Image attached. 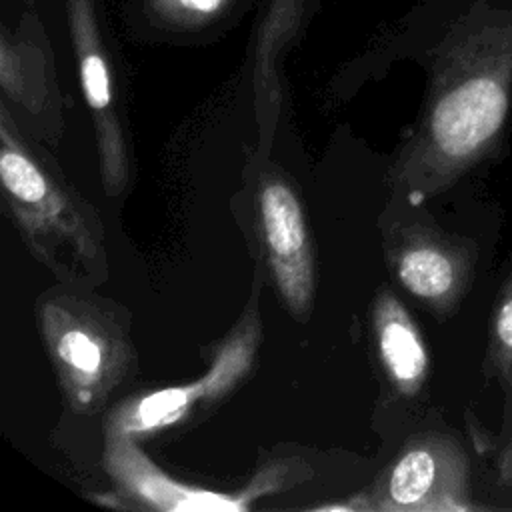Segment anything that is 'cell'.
Instances as JSON below:
<instances>
[{
    "instance_id": "cell-1",
    "label": "cell",
    "mask_w": 512,
    "mask_h": 512,
    "mask_svg": "<svg viewBox=\"0 0 512 512\" xmlns=\"http://www.w3.org/2000/svg\"><path fill=\"white\" fill-rule=\"evenodd\" d=\"M512 100V14L472 16L442 48L424 118L396 180L412 204L440 194L500 142Z\"/></svg>"
},
{
    "instance_id": "cell-2",
    "label": "cell",
    "mask_w": 512,
    "mask_h": 512,
    "mask_svg": "<svg viewBox=\"0 0 512 512\" xmlns=\"http://www.w3.org/2000/svg\"><path fill=\"white\" fill-rule=\"evenodd\" d=\"M0 142L4 200L30 250L60 274L62 254L84 270L102 266V228L96 212L22 142L6 110Z\"/></svg>"
},
{
    "instance_id": "cell-3",
    "label": "cell",
    "mask_w": 512,
    "mask_h": 512,
    "mask_svg": "<svg viewBox=\"0 0 512 512\" xmlns=\"http://www.w3.org/2000/svg\"><path fill=\"white\" fill-rule=\"evenodd\" d=\"M38 316L68 404L80 414L98 410L134 364L124 328L106 308L74 294L42 300Z\"/></svg>"
},
{
    "instance_id": "cell-4",
    "label": "cell",
    "mask_w": 512,
    "mask_h": 512,
    "mask_svg": "<svg viewBox=\"0 0 512 512\" xmlns=\"http://www.w3.org/2000/svg\"><path fill=\"white\" fill-rule=\"evenodd\" d=\"M260 340V320L256 308H250L242 324L216 350L210 370L186 384L154 390L122 402L108 418L106 432L138 438L188 420L198 406L226 396L252 368Z\"/></svg>"
},
{
    "instance_id": "cell-5",
    "label": "cell",
    "mask_w": 512,
    "mask_h": 512,
    "mask_svg": "<svg viewBox=\"0 0 512 512\" xmlns=\"http://www.w3.org/2000/svg\"><path fill=\"white\" fill-rule=\"evenodd\" d=\"M468 460L446 436L410 442L376 484L370 510L446 512L468 510Z\"/></svg>"
},
{
    "instance_id": "cell-6",
    "label": "cell",
    "mask_w": 512,
    "mask_h": 512,
    "mask_svg": "<svg viewBox=\"0 0 512 512\" xmlns=\"http://www.w3.org/2000/svg\"><path fill=\"white\" fill-rule=\"evenodd\" d=\"M104 468L118 486L140 506L150 510H248L252 500L280 488L278 470L262 472L242 494H220L164 474L146 454H142L130 436L106 432Z\"/></svg>"
},
{
    "instance_id": "cell-7",
    "label": "cell",
    "mask_w": 512,
    "mask_h": 512,
    "mask_svg": "<svg viewBox=\"0 0 512 512\" xmlns=\"http://www.w3.org/2000/svg\"><path fill=\"white\" fill-rule=\"evenodd\" d=\"M258 220L276 288L296 316H306L314 296L312 246L300 198L284 178L262 180Z\"/></svg>"
},
{
    "instance_id": "cell-8",
    "label": "cell",
    "mask_w": 512,
    "mask_h": 512,
    "mask_svg": "<svg viewBox=\"0 0 512 512\" xmlns=\"http://www.w3.org/2000/svg\"><path fill=\"white\" fill-rule=\"evenodd\" d=\"M68 18L80 86L96 128L102 182L106 194L118 196L130 178L128 152L114 106L110 68L100 42L92 0H68Z\"/></svg>"
},
{
    "instance_id": "cell-9",
    "label": "cell",
    "mask_w": 512,
    "mask_h": 512,
    "mask_svg": "<svg viewBox=\"0 0 512 512\" xmlns=\"http://www.w3.org/2000/svg\"><path fill=\"white\" fill-rule=\"evenodd\" d=\"M392 260L400 284L436 312H450L460 302L474 268L468 244L428 228L402 232Z\"/></svg>"
},
{
    "instance_id": "cell-10",
    "label": "cell",
    "mask_w": 512,
    "mask_h": 512,
    "mask_svg": "<svg viewBox=\"0 0 512 512\" xmlns=\"http://www.w3.org/2000/svg\"><path fill=\"white\" fill-rule=\"evenodd\" d=\"M374 334L382 366L404 396L420 392L428 376V350L408 310L398 298L384 290L374 304Z\"/></svg>"
},
{
    "instance_id": "cell-11",
    "label": "cell",
    "mask_w": 512,
    "mask_h": 512,
    "mask_svg": "<svg viewBox=\"0 0 512 512\" xmlns=\"http://www.w3.org/2000/svg\"><path fill=\"white\" fill-rule=\"evenodd\" d=\"M484 370L502 386L512 388V272L496 298Z\"/></svg>"
},
{
    "instance_id": "cell-12",
    "label": "cell",
    "mask_w": 512,
    "mask_h": 512,
    "mask_svg": "<svg viewBox=\"0 0 512 512\" xmlns=\"http://www.w3.org/2000/svg\"><path fill=\"white\" fill-rule=\"evenodd\" d=\"M232 0H150L152 10L170 24L200 26L218 18Z\"/></svg>"
},
{
    "instance_id": "cell-13",
    "label": "cell",
    "mask_w": 512,
    "mask_h": 512,
    "mask_svg": "<svg viewBox=\"0 0 512 512\" xmlns=\"http://www.w3.org/2000/svg\"><path fill=\"white\" fill-rule=\"evenodd\" d=\"M0 80H2L4 92L10 98L20 100L30 106V96H28V90L24 84V66L20 60V54L10 44L6 34L2 36V44H0Z\"/></svg>"
}]
</instances>
